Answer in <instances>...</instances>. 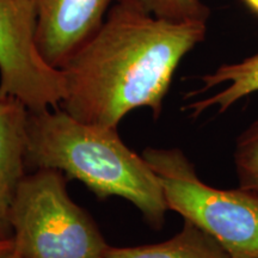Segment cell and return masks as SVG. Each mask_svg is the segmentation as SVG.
Returning a JSON list of instances; mask_svg holds the SVG:
<instances>
[{
	"instance_id": "6da1fadb",
	"label": "cell",
	"mask_w": 258,
	"mask_h": 258,
	"mask_svg": "<svg viewBox=\"0 0 258 258\" xmlns=\"http://www.w3.org/2000/svg\"><path fill=\"white\" fill-rule=\"evenodd\" d=\"M207 22H173L115 3L62 70L60 108L85 123L117 128L129 111L158 118L180 61L205 40Z\"/></svg>"
},
{
	"instance_id": "7a4b0ae2",
	"label": "cell",
	"mask_w": 258,
	"mask_h": 258,
	"mask_svg": "<svg viewBox=\"0 0 258 258\" xmlns=\"http://www.w3.org/2000/svg\"><path fill=\"white\" fill-rule=\"evenodd\" d=\"M25 161L82 180L99 199L128 200L157 230L164 224L169 208L160 180L143 156L125 146L116 128L85 123L61 108L28 110Z\"/></svg>"
},
{
	"instance_id": "3957f363",
	"label": "cell",
	"mask_w": 258,
	"mask_h": 258,
	"mask_svg": "<svg viewBox=\"0 0 258 258\" xmlns=\"http://www.w3.org/2000/svg\"><path fill=\"white\" fill-rule=\"evenodd\" d=\"M143 157L159 178L170 211L214 238L231 258H258V186L213 188L179 148L148 147Z\"/></svg>"
},
{
	"instance_id": "277c9868",
	"label": "cell",
	"mask_w": 258,
	"mask_h": 258,
	"mask_svg": "<svg viewBox=\"0 0 258 258\" xmlns=\"http://www.w3.org/2000/svg\"><path fill=\"white\" fill-rule=\"evenodd\" d=\"M63 176L38 169L22 179L10 214L14 250L25 258H104L110 246L70 199Z\"/></svg>"
},
{
	"instance_id": "5b68a950",
	"label": "cell",
	"mask_w": 258,
	"mask_h": 258,
	"mask_svg": "<svg viewBox=\"0 0 258 258\" xmlns=\"http://www.w3.org/2000/svg\"><path fill=\"white\" fill-rule=\"evenodd\" d=\"M36 29L31 0H0V97H14L30 111L57 109L64 76L42 56Z\"/></svg>"
},
{
	"instance_id": "8992f818",
	"label": "cell",
	"mask_w": 258,
	"mask_h": 258,
	"mask_svg": "<svg viewBox=\"0 0 258 258\" xmlns=\"http://www.w3.org/2000/svg\"><path fill=\"white\" fill-rule=\"evenodd\" d=\"M42 56L61 70L98 30L115 0H31Z\"/></svg>"
},
{
	"instance_id": "52a82bcc",
	"label": "cell",
	"mask_w": 258,
	"mask_h": 258,
	"mask_svg": "<svg viewBox=\"0 0 258 258\" xmlns=\"http://www.w3.org/2000/svg\"><path fill=\"white\" fill-rule=\"evenodd\" d=\"M28 109L14 97H0V239H12V203L25 177Z\"/></svg>"
},
{
	"instance_id": "ba28073f",
	"label": "cell",
	"mask_w": 258,
	"mask_h": 258,
	"mask_svg": "<svg viewBox=\"0 0 258 258\" xmlns=\"http://www.w3.org/2000/svg\"><path fill=\"white\" fill-rule=\"evenodd\" d=\"M202 88L189 93V97L202 95L208 90L224 85L226 88L208 98L200 99L185 106V110L191 112V117L201 115L207 109L218 106L219 112H225L234 103L240 101L251 93L258 92V53L235 63L221 64L211 74L201 78Z\"/></svg>"
},
{
	"instance_id": "9c48e42d",
	"label": "cell",
	"mask_w": 258,
	"mask_h": 258,
	"mask_svg": "<svg viewBox=\"0 0 258 258\" xmlns=\"http://www.w3.org/2000/svg\"><path fill=\"white\" fill-rule=\"evenodd\" d=\"M104 258H231L205 231L184 220L183 228L163 243L137 247H109Z\"/></svg>"
},
{
	"instance_id": "30bf717a",
	"label": "cell",
	"mask_w": 258,
	"mask_h": 258,
	"mask_svg": "<svg viewBox=\"0 0 258 258\" xmlns=\"http://www.w3.org/2000/svg\"><path fill=\"white\" fill-rule=\"evenodd\" d=\"M157 18L173 22H207L211 10L201 0H115Z\"/></svg>"
},
{
	"instance_id": "8fae6325",
	"label": "cell",
	"mask_w": 258,
	"mask_h": 258,
	"mask_svg": "<svg viewBox=\"0 0 258 258\" xmlns=\"http://www.w3.org/2000/svg\"><path fill=\"white\" fill-rule=\"evenodd\" d=\"M234 165L239 186H258V117L238 135Z\"/></svg>"
},
{
	"instance_id": "7c38bea8",
	"label": "cell",
	"mask_w": 258,
	"mask_h": 258,
	"mask_svg": "<svg viewBox=\"0 0 258 258\" xmlns=\"http://www.w3.org/2000/svg\"><path fill=\"white\" fill-rule=\"evenodd\" d=\"M12 247H14L12 239H0V256L4 252H6V251L11 250Z\"/></svg>"
},
{
	"instance_id": "4fadbf2b",
	"label": "cell",
	"mask_w": 258,
	"mask_h": 258,
	"mask_svg": "<svg viewBox=\"0 0 258 258\" xmlns=\"http://www.w3.org/2000/svg\"><path fill=\"white\" fill-rule=\"evenodd\" d=\"M243 2L251 12L258 16V0H243Z\"/></svg>"
},
{
	"instance_id": "5bb4252c",
	"label": "cell",
	"mask_w": 258,
	"mask_h": 258,
	"mask_svg": "<svg viewBox=\"0 0 258 258\" xmlns=\"http://www.w3.org/2000/svg\"><path fill=\"white\" fill-rule=\"evenodd\" d=\"M0 258H25V257H23L22 254L16 252V251L14 250V247H12L11 250L6 251V252L3 253L2 256H0Z\"/></svg>"
}]
</instances>
